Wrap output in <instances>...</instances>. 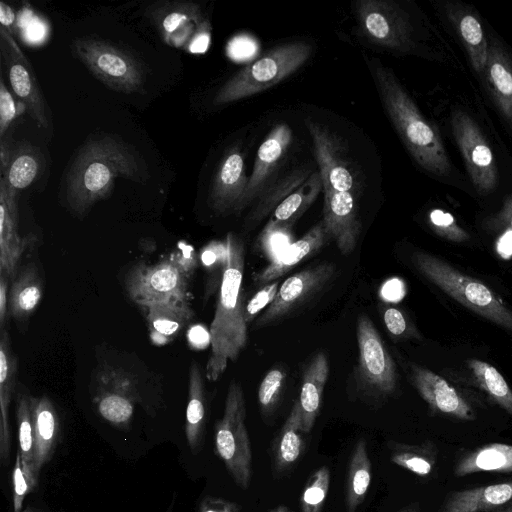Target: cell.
Instances as JSON below:
<instances>
[{"label": "cell", "mask_w": 512, "mask_h": 512, "mask_svg": "<svg viewBox=\"0 0 512 512\" xmlns=\"http://www.w3.org/2000/svg\"><path fill=\"white\" fill-rule=\"evenodd\" d=\"M305 123L313 140L324 192L353 194L359 182L351 162L348 161L344 143L319 123L311 119H306Z\"/></svg>", "instance_id": "cell-12"}, {"label": "cell", "mask_w": 512, "mask_h": 512, "mask_svg": "<svg viewBox=\"0 0 512 512\" xmlns=\"http://www.w3.org/2000/svg\"><path fill=\"white\" fill-rule=\"evenodd\" d=\"M195 267L194 257L171 255L148 265L139 262L125 277L129 298L143 309L164 303L189 302V278Z\"/></svg>", "instance_id": "cell-5"}, {"label": "cell", "mask_w": 512, "mask_h": 512, "mask_svg": "<svg viewBox=\"0 0 512 512\" xmlns=\"http://www.w3.org/2000/svg\"><path fill=\"white\" fill-rule=\"evenodd\" d=\"M34 427V471L39 478L43 466L54 455L60 436V419L52 401L46 397L30 396Z\"/></svg>", "instance_id": "cell-20"}, {"label": "cell", "mask_w": 512, "mask_h": 512, "mask_svg": "<svg viewBox=\"0 0 512 512\" xmlns=\"http://www.w3.org/2000/svg\"><path fill=\"white\" fill-rule=\"evenodd\" d=\"M206 423L205 392L202 373L197 362L193 361L189 369L188 401L186 407L185 436L193 454L200 452L203 446Z\"/></svg>", "instance_id": "cell-28"}, {"label": "cell", "mask_w": 512, "mask_h": 512, "mask_svg": "<svg viewBox=\"0 0 512 512\" xmlns=\"http://www.w3.org/2000/svg\"><path fill=\"white\" fill-rule=\"evenodd\" d=\"M322 222L313 226L299 240L287 247L281 255L255 275L257 284H268L280 278L305 258L316 253L327 241Z\"/></svg>", "instance_id": "cell-23"}, {"label": "cell", "mask_w": 512, "mask_h": 512, "mask_svg": "<svg viewBox=\"0 0 512 512\" xmlns=\"http://www.w3.org/2000/svg\"><path fill=\"white\" fill-rule=\"evenodd\" d=\"M18 362L11 349L10 336L6 330L0 336V461L10 463L11 429L9 406L16 386Z\"/></svg>", "instance_id": "cell-21"}, {"label": "cell", "mask_w": 512, "mask_h": 512, "mask_svg": "<svg viewBox=\"0 0 512 512\" xmlns=\"http://www.w3.org/2000/svg\"><path fill=\"white\" fill-rule=\"evenodd\" d=\"M246 403L241 386L229 385L224 414L215 425V452L235 483L247 489L252 478V450L245 424Z\"/></svg>", "instance_id": "cell-7"}, {"label": "cell", "mask_w": 512, "mask_h": 512, "mask_svg": "<svg viewBox=\"0 0 512 512\" xmlns=\"http://www.w3.org/2000/svg\"><path fill=\"white\" fill-rule=\"evenodd\" d=\"M269 512H293V511H291L290 509H288L285 506H278V507L270 510Z\"/></svg>", "instance_id": "cell-56"}, {"label": "cell", "mask_w": 512, "mask_h": 512, "mask_svg": "<svg viewBox=\"0 0 512 512\" xmlns=\"http://www.w3.org/2000/svg\"><path fill=\"white\" fill-rule=\"evenodd\" d=\"M1 52L5 59L8 77L13 91L27 106L30 115L37 124L48 129L46 103L32 66L19 48L11 33L1 27Z\"/></svg>", "instance_id": "cell-14"}, {"label": "cell", "mask_w": 512, "mask_h": 512, "mask_svg": "<svg viewBox=\"0 0 512 512\" xmlns=\"http://www.w3.org/2000/svg\"><path fill=\"white\" fill-rule=\"evenodd\" d=\"M22 512H44L38 508L27 506Z\"/></svg>", "instance_id": "cell-58"}, {"label": "cell", "mask_w": 512, "mask_h": 512, "mask_svg": "<svg viewBox=\"0 0 512 512\" xmlns=\"http://www.w3.org/2000/svg\"><path fill=\"white\" fill-rule=\"evenodd\" d=\"M302 416L296 401L272 446L273 465L276 473L289 470L303 451Z\"/></svg>", "instance_id": "cell-30"}, {"label": "cell", "mask_w": 512, "mask_h": 512, "mask_svg": "<svg viewBox=\"0 0 512 512\" xmlns=\"http://www.w3.org/2000/svg\"><path fill=\"white\" fill-rule=\"evenodd\" d=\"M512 501V481L452 492L441 512H489Z\"/></svg>", "instance_id": "cell-24"}, {"label": "cell", "mask_w": 512, "mask_h": 512, "mask_svg": "<svg viewBox=\"0 0 512 512\" xmlns=\"http://www.w3.org/2000/svg\"><path fill=\"white\" fill-rule=\"evenodd\" d=\"M73 50L83 64L101 82L124 93L139 91L145 81V70L139 60L127 51L95 38L74 41Z\"/></svg>", "instance_id": "cell-8"}, {"label": "cell", "mask_w": 512, "mask_h": 512, "mask_svg": "<svg viewBox=\"0 0 512 512\" xmlns=\"http://www.w3.org/2000/svg\"><path fill=\"white\" fill-rule=\"evenodd\" d=\"M417 270L434 285L485 319L512 331V310L483 282L423 251L412 255Z\"/></svg>", "instance_id": "cell-4"}, {"label": "cell", "mask_w": 512, "mask_h": 512, "mask_svg": "<svg viewBox=\"0 0 512 512\" xmlns=\"http://www.w3.org/2000/svg\"><path fill=\"white\" fill-rule=\"evenodd\" d=\"M482 74L496 106L512 128V57L495 40L489 43L488 61Z\"/></svg>", "instance_id": "cell-22"}, {"label": "cell", "mask_w": 512, "mask_h": 512, "mask_svg": "<svg viewBox=\"0 0 512 512\" xmlns=\"http://www.w3.org/2000/svg\"><path fill=\"white\" fill-rule=\"evenodd\" d=\"M43 281L34 263L21 269L8 295V314L19 320L28 318L40 304Z\"/></svg>", "instance_id": "cell-29"}, {"label": "cell", "mask_w": 512, "mask_h": 512, "mask_svg": "<svg viewBox=\"0 0 512 512\" xmlns=\"http://www.w3.org/2000/svg\"><path fill=\"white\" fill-rule=\"evenodd\" d=\"M410 374L414 387L434 412L467 421L476 418L468 401L445 378L416 364L410 366Z\"/></svg>", "instance_id": "cell-17"}, {"label": "cell", "mask_w": 512, "mask_h": 512, "mask_svg": "<svg viewBox=\"0 0 512 512\" xmlns=\"http://www.w3.org/2000/svg\"><path fill=\"white\" fill-rule=\"evenodd\" d=\"M355 10L360 29L371 42L401 52L412 49V26L398 4L387 0H361Z\"/></svg>", "instance_id": "cell-10"}, {"label": "cell", "mask_w": 512, "mask_h": 512, "mask_svg": "<svg viewBox=\"0 0 512 512\" xmlns=\"http://www.w3.org/2000/svg\"><path fill=\"white\" fill-rule=\"evenodd\" d=\"M0 136L3 138L5 131L11 122L22 113L24 109H18L11 93L6 88L3 79H0Z\"/></svg>", "instance_id": "cell-47"}, {"label": "cell", "mask_w": 512, "mask_h": 512, "mask_svg": "<svg viewBox=\"0 0 512 512\" xmlns=\"http://www.w3.org/2000/svg\"><path fill=\"white\" fill-rule=\"evenodd\" d=\"M227 256L223 266L219 296L210 325L211 356L206 366V377L217 380L228 361H236L247 342V324L244 317L243 274L245 251L242 241L232 233L226 237Z\"/></svg>", "instance_id": "cell-2"}, {"label": "cell", "mask_w": 512, "mask_h": 512, "mask_svg": "<svg viewBox=\"0 0 512 512\" xmlns=\"http://www.w3.org/2000/svg\"><path fill=\"white\" fill-rule=\"evenodd\" d=\"M398 512H418V509L416 505H409Z\"/></svg>", "instance_id": "cell-55"}, {"label": "cell", "mask_w": 512, "mask_h": 512, "mask_svg": "<svg viewBox=\"0 0 512 512\" xmlns=\"http://www.w3.org/2000/svg\"><path fill=\"white\" fill-rule=\"evenodd\" d=\"M285 373L279 368H273L265 375L258 389V402L264 412H270L276 405Z\"/></svg>", "instance_id": "cell-43"}, {"label": "cell", "mask_w": 512, "mask_h": 512, "mask_svg": "<svg viewBox=\"0 0 512 512\" xmlns=\"http://www.w3.org/2000/svg\"><path fill=\"white\" fill-rule=\"evenodd\" d=\"M330 484V471L321 466L309 478L301 496L302 512H321Z\"/></svg>", "instance_id": "cell-41"}, {"label": "cell", "mask_w": 512, "mask_h": 512, "mask_svg": "<svg viewBox=\"0 0 512 512\" xmlns=\"http://www.w3.org/2000/svg\"><path fill=\"white\" fill-rule=\"evenodd\" d=\"M322 224L339 251L345 256L351 254L361 230L353 194L325 191Z\"/></svg>", "instance_id": "cell-18"}, {"label": "cell", "mask_w": 512, "mask_h": 512, "mask_svg": "<svg viewBox=\"0 0 512 512\" xmlns=\"http://www.w3.org/2000/svg\"><path fill=\"white\" fill-rule=\"evenodd\" d=\"M383 320L387 330L395 338H408L417 335L404 314L397 308L387 307L383 312Z\"/></svg>", "instance_id": "cell-46"}, {"label": "cell", "mask_w": 512, "mask_h": 512, "mask_svg": "<svg viewBox=\"0 0 512 512\" xmlns=\"http://www.w3.org/2000/svg\"><path fill=\"white\" fill-rule=\"evenodd\" d=\"M12 484L14 512H22V506L25 497L37 488L38 483L30 479L27 475L23 467L19 452H17L15 465L13 468Z\"/></svg>", "instance_id": "cell-44"}, {"label": "cell", "mask_w": 512, "mask_h": 512, "mask_svg": "<svg viewBox=\"0 0 512 512\" xmlns=\"http://www.w3.org/2000/svg\"><path fill=\"white\" fill-rule=\"evenodd\" d=\"M198 512H240V507L220 497L206 496L200 502Z\"/></svg>", "instance_id": "cell-50"}, {"label": "cell", "mask_w": 512, "mask_h": 512, "mask_svg": "<svg viewBox=\"0 0 512 512\" xmlns=\"http://www.w3.org/2000/svg\"><path fill=\"white\" fill-rule=\"evenodd\" d=\"M1 276V275H0ZM8 315V279L4 276L0 278V325L1 331L4 330V324Z\"/></svg>", "instance_id": "cell-51"}, {"label": "cell", "mask_w": 512, "mask_h": 512, "mask_svg": "<svg viewBox=\"0 0 512 512\" xmlns=\"http://www.w3.org/2000/svg\"><path fill=\"white\" fill-rule=\"evenodd\" d=\"M311 175V168L309 166H300L286 172L278 178H275V180L257 199L253 210L248 215L247 223L249 225H254L263 220Z\"/></svg>", "instance_id": "cell-32"}, {"label": "cell", "mask_w": 512, "mask_h": 512, "mask_svg": "<svg viewBox=\"0 0 512 512\" xmlns=\"http://www.w3.org/2000/svg\"><path fill=\"white\" fill-rule=\"evenodd\" d=\"M153 18L164 37L175 39V34L182 27H192V25L201 26L205 22L202 20L200 8L190 2L165 3L154 9Z\"/></svg>", "instance_id": "cell-37"}, {"label": "cell", "mask_w": 512, "mask_h": 512, "mask_svg": "<svg viewBox=\"0 0 512 512\" xmlns=\"http://www.w3.org/2000/svg\"><path fill=\"white\" fill-rule=\"evenodd\" d=\"M295 241L291 226L269 220L258 236L256 247L271 263Z\"/></svg>", "instance_id": "cell-40"}, {"label": "cell", "mask_w": 512, "mask_h": 512, "mask_svg": "<svg viewBox=\"0 0 512 512\" xmlns=\"http://www.w3.org/2000/svg\"><path fill=\"white\" fill-rule=\"evenodd\" d=\"M42 155L29 144H20L14 151L1 181L7 191L17 196V192L28 187L38 177L42 168Z\"/></svg>", "instance_id": "cell-33"}, {"label": "cell", "mask_w": 512, "mask_h": 512, "mask_svg": "<svg viewBox=\"0 0 512 512\" xmlns=\"http://www.w3.org/2000/svg\"><path fill=\"white\" fill-rule=\"evenodd\" d=\"M478 472H512V445L490 443L461 457L454 469L457 477Z\"/></svg>", "instance_id": "cell-31"}, {"label": "cell", "mask_w": 512, "mask_h": 512, "mask_svg": "<svg viewBox=\"0 0 512 512\" xmlns=\"http://www.w3.org/2000/svg\"><path fill=\"white\" fill-rule=\"evenodd\" d=\"M497 250L503 258H508L512 255V230H505V234L497 243Z\"/></svg>", "instance_id": "cell-53"}, {"label": "cell", "mask_w": 512, "mask_h": 512, "mask_svg": "<svg viewBox=\"0 0 512 512\" xmlns=\"http://www.w3.org/2000/svg\"><path fill=\"white\" fill-rule=\"evenodd\" d=\"M258 47L254 38L249 35H241L230 42L228 52L231 58L237 61H246L257 54Z\"/></svg>", "instance_id": "cell-48"}, {"label": "cell", "mask_w": 512, "mask_h": 512, "mask_svg": "<svg viewBox=\"0 0 512 512\" xmlns=\"http://www.w3.org/2000/svg\"><path fill=\"white\" fill-rule=\"evenodd\" d=\"M292 141V131L287 124L276 125L258 148L252 173L249 177L241 205L243 211L258 199L275 180L276 172Z\"/></svg>", "instance_id": "cell-16"}, {"label": "cell", "mask_w": 512, "mask_h": 512, "mask_svg": "<svg viewBox=\"0 0 512 512\" xmlns=\"http://www.w3.org/2000/svg\"><path fill=\"white\" fill-rule=\"evenodd\" d=\"M369 66L386 112L411 156L426 171L448 175L451 163L437 130L422 116L390 68L376 60Z\"/></svg>", "instance_id": "cell-3"}, {"label": "cell", "mask_w": 512, "mask_h": 512, "mask_svg": "<svg viewBox=\"0 0 512 512\" xmlns=\"http://www.w3.org/2000/svg\"><path fill=\"white\" fill-rule=\"evenodd\" d=\"M143 182L146 174L133 150L121 140L103 135L89 140L77 153L65 180V200L77 215L85 214L111 193L115 179Z\"/></svg>", "instance_id": "cell-1"}, {"label": "cell", "mask_w": 512, "mask_h": 512, "mask_svg": "<svg viewBox=\"0 0 512 512\" xmlns=\"http://www.w3.org/2000/svg\"><path fill=\"white\" fill-rule=\"evenodd\" d=\"M494 512H512V502L508 503V505L505 507L496 509Z\"/></svg>", "instance_id": "cell-57"}, {"label": "cell", "mask_w": 512, "mask_h": 512, "mask_svg": "<svg viewBox=\"0 0 512 512\" xmlns=\"http://www.w3.org/2000/svg\"><path fill=\"white\" fill-rule=\"evenodd\" d=\"M359 361L358 383L375 396H388L396 389L397 373L393 358L370 318L363 314L357 320Z\"/></svg>", "instance_id": "cell-9"}, {"label": "cell", "mask_w": 512, "mask_h": 512, "mask_svg": "<svg viewBox=\"0 0 512 512\" xmlns=\"http://www.w3.org/2000/svg\"><path fill=\"white\" fill-rule=\"evenodd\" d=\"M491 230H512V193L508 195L498 213L486 221Z\"/></svg>", "instance_id": "cell-49"}, {"label": "cell", "mask_w": 512, "mask_h": 512, "mask_svg": "<svg viewBox=\"0 0 512 512\" xmlns=\"http://www.w3.org/2000/svg\"><path fill=\"white\" fill-rule=\"evenodd\" d=\"M310 54L311 46L304 42L275 47L233 75L219 89L213 103H231L270 88L299 69Z\"/></svg>", "instance_id": "cell-6"}, {"label": "cell", "mask_w": 512, "mask_h": 512, "mask_svg": "<svg viewBox=\"0 0 512 512\" xmlns=\"http://www.w3.org/2000/svg\"><path fill=\"white\" fill-rule=\"evenodd\" d=\"M466 364L477 385L501 408L512 415V389L502 374L490 363L469 359Z\"/></svg>", "instance_id": "cell-36"}, {"label": "cell", "mask_w": 512, "mask_h": 512, "mask_svg": "<svg viewBox=\"0 0 512 512\" xmlns=\"http://www.w3.org/2000/svg\"><path fill=\"white\" fill-rule=\"evenodd\" d=\"M31 241L18 230L17 196L11 195L0 180V275L8 280L16 275L22 255Z\"/></svg>", "instance_id": "cell-19"}, {"label": "cell", "mask_w": 512, "mask_h": 512, "mask_svg": "<svg viewBox=\"0 0 512 512\" xmlns=\"http://www.w3.org/2000/svg\"><path fill=\"white\" fill-rule=\"evenodd\" d=\"M436 456V449L429 441L420 445L393 443L390 446V458L394 464L422 477L433 471Z\"/></svg>", "instance_id": "cell-38"}, {"label": "cell", "mask_w": 512, "mask_h": 512, "mask_svg": "<svg viewBox=\"0 0 512 512\" xmlns=\"http://www.w3.org/2000/svg\"><path fill=\"white\" fill-rule=\"evenodd\" d=\"M249 178L243 154L234 146L224 155L214 175L209 193L210 207L220 215L238 214Z\"/></svg>", "instance_id": "cell-15"}, {"label": "cell", "mask_w": 512, "mask_h": 512, "mask_svg": "<svg viewBox=\"0 0 512 512\" xmlns=\"http://www.w3.org/2000/svg\"><path fill=\"white\" fill-rule=\"evenodd\" d=\"M145 311L151 340L159 345L173 341L194 317L189 302L157 304Z\"/></svg>", "instance_id": "cell-26"}, {"label": "cell", "mask_w": 512, "mask_h": 512, "mask_svg": "<svg viewBox=\"0 0 512 512\" xmlns=\"http://www.w3.org/2000/svg\"><path fill=\"white\" fill-rule=\"evenodd\" d=\"M0 22L4 29L9 33L14 31L16 16L9 5L4 2L0 3Z\"/></svg>", "instance_id": "cell-52"}, {"label": "cell", "mask_w": 512, "mask_h": 512, "mask_svg": "<svg viewBox=\"0 0 512 512\" xmlns=\"http://www.w3.org/2000/svg\"><path fill=\"white\" fill-rule=\"evenodd\" d=\"M328 374L327 357L323 352H319L307 366L301 384L298 402L302 416L303 433L311 431L318 416Z\"/></svg>", "instance_id": "cell-25"}, {"label": "cell", "mask_w": 512, "mask_h": 512, "mask_svg": "<svg viewBox=\"0 0 512 512\" xmlns=\"http://www.w3.org/2000/svg\"><path fill=\"white\" fill-rule=\"evenodd\" d=\"M451 126L472 184L481 195L491 193L498 183V168L479 126L459 109L451 114Z\"/></svg>", "instance_id": "cell-11"}, {"label": "cell", "mask_w": 512, "mask_h": 512, "mask_svg": "<svg viewBox=\"0 0 512 512\" xmlns=\"http://www.w3.org/2000/svg\"><path fill=\"white\" fill-rule=\"evenodd\" d=\"M371 483V461L365 439H360L353 450L347 481L345 504L347 512H356L364 501Z\"/></svg>", "instance_id": "cell-34"}, {"label": "cell", "mask_w": 512, "mask_h": 512, "mask_svg": "<svg viewBox=\"0 0 512 512\" xmlns=\"http://www.w3.org/2000/svg\"><path fill=\"white\" fill-rule=\"evenodd\" d=\"M446 12L447 17L458 30L474 70L482 74L488 61L489 44L481 22L462 5L450 4Z\"/></svg>", "instance_id": "cell-27"}, {"label": "cell", "mask_w": 512, "mask_h": 512, "mask_svg": "<svg viewBox=\"0 0 512 512\" xmlns=\"http://www.w3.org/2000/svg\"><path fill=\"white\" fill-rule=\"evenodd\" d=\"M322 189L323 183L319 171L312 173L300 187L276 207L269 220L292 227L308 210Z\"/></svg>", "instance_id": "cell-35"}, {"label": "cell", "mask_w": 512, "mask_h": 512, "mask_svg": "<svg viewBox=\"0 0 512 512\" xmlns=\"http://www.w3.org/2000/svg\"><path fill=\"white\" fill-rule=\"evenodd\" d=\"M175 500H176V497H175V495H174V496H173V498H172V501H171V503H170V505H169V507H168V508H167V510H166V512H173V508H174Z\"/></svg>", "instance_id": "cell-59"}, {"label": "cell", "mask_w": 512, "mask_h": 512, "mask_svg": "<svg viewBox=\"0 0 512 512\" xmlns=\"http://www.w3.org/2000/svg\"><path fill=\"white\" fill-rule=\"evenodd\" d=\"M16 419L18 425V452L23 467L30 479L38 483L34 471V427L30 407V396L19 395L17 399Z\"/></svg>", "instance_id": "cell-39"}, {"label": "cell", "mask_w": 512, "mask_h": 512, "mask_svg": "<svg viewBox=\"0 0 512 512\" xmlns=\"http://www.w3.org/2000/svg\"><path fill=\"white\" fill-rule=\"evenodd\" d=\"M0 168H1V174H3L11 160L12 151L9 149V147L5 145L4 141H1V150H0Z\"/></svg>", "instance_id": "cell-54"}, {"label": "cell", "mask_w": 512, "mask_h": 512, "mask_svg": "<svg viewBox=\"0 0 512 512\" xmlns=\"http://www.w3.org/2000/svg\"><path fill=\"white\" fill-rule=\"evenodd\" d=\"M279 282L274 281L264 285L245 305L244 317L246 324H250L264 308H267L275 299L279 289Z\"/></svg>", "instance_id": "cell-45"}, {"label": "cell", "mask_w": 512, "mask_h": 512, "mask_svg": "<svg viewBox=\"0 0 512 512\" xmlns=\"http://www.w3.org/2000/svg\"><path fill=\"white\" fill-rule=\"evenodd\" d=\"M334 273L332 263H321L288 277L279 287L274 301L258 318L256 327L267 326L284 318L324 288Z\"/></svg>", "instance_id": "cell-13"}, {"label": "cell", "mask_w": 512, "mask_h": 512, "mask_svg": "<svg viewBox=\"0 0 512 512\" xmlns=\"http://www.w3.org/2000/svg\"><path fill=\"white\" fill-rule=\"evenodd\" d=\"M429 223L434 232L452 242H465L469 239V234L449 212L441 209H434L429 213Z\"/></svg>", "instance_id": "cell-42"}]
</instances>
